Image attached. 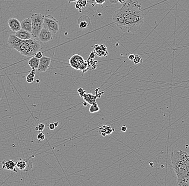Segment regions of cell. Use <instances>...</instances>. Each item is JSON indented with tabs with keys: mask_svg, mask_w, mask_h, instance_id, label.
<instances>
[{
	"mask_svg": "<svg viewBox=\"0 0 189 186\" xmlns=\"http://www.w3.org/2000/svg\"><path fill=\"white\" fill-rule=\"evenodd\" d=\"M105 1L106 0H95L96 4L100 5H103L105 2Z\"/></svg>",
	"mask_w": 189,
	"mask_h": 186,
	"instance_id": "28",
	"label": "cell"
},
{
	"mask_svg": "<svg viewBox=\"0 0 189 186\" xmlns=\"http://www.w3.org/2000/svg\"><path fill=\"white\" fill-rule=\"evenodd\" d=\"M88 104V103H87V102H85V101H84V102H83V105L84 107H87Z\"/></svg>",
	"mask_w": 189,
	"mask_h": 186,
	"instance_id": "36",
	"label": "cell"
},
{
	"mask_svg": "<svg viewBox=\"0 0 189 186\" xmlns=\"http://www.w3.org/2000/svg\"><path fill=\"white\" fill-rule=\"evenodd\" d=\"M184 161L187 170L189 174V153L186 152H185L184 153Z\"/></svg>",
	"mask_w": 189,
	"mask_h": 186,
	"instance_id": "20",
	"label": "cell"
},
{
	"mask_svg": "<svg viewBox=\"0 0 189 186\" xmlns=\"http://www.w3.org/2000/svg\"><path fill=\"white\" fill-rule=\"evenodd\" d=\"M135 56H134V54H129V59L130 60H133L135 58Z\"/></svg>",
	"mask_w": 189,
	"mask_h": 186,
	"instance_id": "31",
	"label": "cell"
},
{
	"mask_svg": "<svg viewBox=\"0 0 189 186\" xmlns=\"http://www.w3.org/2000/svg\"><path fill=\"white\" fill-rule=\"evenodd\" d=\"M109 1L112 4H116L117 3H118V1H119V0H109Z\"/></svg>",
	"mask_w": 189,
	"mask_h": 186,
	"instance_id": "34",
	"label": "cell"
},
{
	"mask_svg": "<svg viewBox=\"0 0 189 186\" xmlns=\"http://www.w3.org/2000/svg\"><path fill=\"white\" fill-rule=\"evenodd\" d=\"M45 128V125L44 124L40 123L36 126L35 128V130L36 131H39V132H42V131L44 130Z\"/></svg>",
	"mask_w": 189,
	"mask_h": 186,
	"instance_id": "22",
	"label": "cell"
},
{
	"mask_svg": "<svg viewBox=\"0 0 189 186\" xmlns=\"http://www.w3.org/2000/svg\"><path fill=\"white\" fill-rule=\"evenodd\" d=\"M69 65L71 67L76 70H80L81 66L85 63L82 57L79 54H74L69 59Z\"/></svg>",
	"mask_w": 189,
	"mask_h": 186,
	"instance_id": "6",
	"label": "cell"
},
{
	"mask_svg": "<svg viewBox=\"0 0 189 186\" xmlns=\"http://www.w3.org/2000/svg\"><path fill=\"white\" fill-rule=\"evenodd\" d=\"M144 16L141 5L136 1L130 0L114 11L112 20L122 32L131 33L142 27Z\"/></svg>",
	"mask_w": 189,
	"mask_h": 186,
	"instance_id": "1",
	"label": "cell"
},
{
	"mask_svg": "<svg viewBox=\"0 0 189 186\" xmlns=\"http://www.w3.org/2000/svg\"><path fill=\"white\" fill-rule=\"evenodd\" d=\"M97 98V95H93L91 93H85L83 97L84 101L87 102V103L90 105L97 103H96Z\"/></svg>",
	"mask_w": 189,
	"mask_h": 186,
	"instance_id": "15",
	"label": "cell"
},
{
	"mask_svg": "<svg viewBox=\"0 0 189 186\" xmlns=\"http://www.w3.org/2000/svg\"><path fill=\"white\" fill-rule=\"evenodd\" d=\"M36 75V70H32L27 76V82L32 83L35 80V78Z\"/></svg>",
	"mask_w": 189,
	"mask_h": 186,
	"instance_id": "18",
	"label": "cell"
},
{
	"mask_svg": "<svg viewBox=\"0 0 189 186\" xmlns=\"http://www.w3.org/2000/svg\"><path fill=\"white\" fill-rule=\"evenodd\" d=\"M89 24V23L86 20H82L79 23V27H80L81 29H85L88 27Z\"/></svg>",
	"mask_w": 189,
	"mask_h": 186,
	"instance_id": "23",
	"label": "cell"
},
{
	"mask_svg": "<svg viewBox=\"0 0 189 186\" xmlns=\"http://www.w3.org/2000/svg\"><path fill=\"white\" fill-rule=\"evenodd\" d=\"M39 40L42 43H46L51 41L53 34L46 27H43L38 37Z\"/></svg>",
	"mask_w": 189,
	"mask_h": 186,
	"instance_id": "9",
	"label": "cell"
},
{
	"mask_svg": "<svg viewBox=\"0 0 189 186\" xmlns=\"http://www.w3.org/2000/svg\"><path fill=\"white\" fill-rule=\"evenodd\" d=\"M184 153L183 151L176 150L170 155L171 164L179 186H189V174L185 163Z\"/></svg>",
	"mask_w": 189,
	"mask_h": 186,
	"instance_id": "3",
	"label": "cell"
},
{
	"mask_svg": "<svg viewBox=\"0 0 189 186\" xmlns=\"http://www.w3.org/2000/svg\"><path fill=\"white\" fill-rule=\"evenodd\" d=\"M87 0H78L76 2L75 8L76 9L79 10L80 12H82V9H84L85 7L87 6Z\"/></svg>",
	"mask_w": 189,
	"mask_h": 186,
	"instance_id": "17",
	"label": "cell"
},
{
	"mask_svg": "<svg viewBox=\"0 0 189 186\" xmlns=\"http://www.w3.org/2000/svg\"><path fill=\"white\" fill-rule=\"evenodd\" d=\"M7 44L9 47L16 49L20 54L29 57L35 56L41 49L40 42L36 38L22 40L15 35L9 36Z\"/></svg>",
	"mask_w": 189,
	"mask_h": 186,
	"instance_id": "2",
	"label": "cell"
},
{
	"mask_svg": "<svg viewBox=\"0 0 189 186\" xmlns=\"http://www.w3.org/2000/svg\"><path fill=\"white\" fill-rule=\"evenodd\" d=\"M100 110V108H99L98 104L97 103H95V104H93L90 105L89 109V112L91 113V114L98 112Z\"/></svg>",
	"mask_w": 189,
	"mask_h": 186,
	"instance_id": "19",
	"label": "cell"
},
{
	"mask_svg": "<svg viewBox=\"0 0 189 186\" xmlns=\"http://www.w3.org/2000/svg\"><path fill=\"white\" fill-rule=\"evenodd\" d=\"M120 130H121V131H122V132H126V131H127V127H126V126H122L121 127V129H120Z\"/></svg>",
	"mask_w": 189,
	"mask_h": 186,
	"instance_id": "30",
	"label": "cell"
},
{
	"mask_svg": "<svg viewBox=\"0 0 189 186\" xmlns=\"http://www.w3.org/2000/svg\"><path fill=\"white\" fill-rule=\"evenodd\" d=\"M87 2L90 4L91 7H94L96 5V2L95 0H87Z\"/></svg>",
	"mask_w": 189,
	"mask_h": 186,
	"instance_id": "27",
	"label": "cell"
},
{
	"mask_svg": "<svg viewBox=\"0 0 189 186\" xmlns=\"http://www.w3.org/2000/svg\"><path fill=\"white\" fill-rule=\"evenodd\" d=\"M51 62V59L47 57L43 56L42 58L39 59V65L37 70L38 72H45L49 67Z\"/></svg>",
	"mask_w": 189,
	"mask_h": 186,
	"instance_id": "8",
	"label": "cell"
},
{
	"mask_svg": "<svg viewBox=\"0 0 189 186\" xmlns=\"http://www.w3.org/2000/svg\"><path fill=\"white\" fill-rule=\"evenodd\" d=\"M8 24L10 29L13 32H16L22 29L20 22L17 18H10L8 21Z\"/></svg>",
	"mask_w": 189,
	"mask_h": 186,
	"instance_id": "10",
	"label": "cell"
},
{
	"mask_svg": "<svg viewBox=\"0 0 189 186\" xmlns=\"http://www.w3.org/2000/svg\"><path fill=\"white\" fill-rule=\"evenodd\" d=\"M78 94H79L80 97L83 98V95L85 94V91L82 88H79L78 89Z\"/></svg>",
	"mask_w": 189,
	"mask_h": 186,
	"instance_id": "25",
	"label": "cell"
},
{
	"mask_svg": "<svg viewBox=\"0 0 189 186\" xmlns=\"http://www.w3.org/2000/svg\"><path fill=\"white\" fill-rule=\"evenodd\" d=\"M15 35L22 40H28L32 38V35L31 32H29L23 29L16 32Z\"/></svg>",
	"mask_w": 189,
	"mask_h": 186,
	"instance_id": "13",
	"label": "cell"
},
{
	"mask_svg": "<svg viewBox=\"0 0 189 186\" xmlns=\"http://www.w3.org/2000/svg\"><path fill=\"white\" fill-rule=\"evenodd\" d=\"M2 166L3 168L17 172V170L15 169V167H16V162L12 160H3L2 162Z\"/></svg>",
	"mask_w": 189,
	"mask_h": 186,
	"instance_id": "12",
	"label": "cell"
},
{
	"mask_svg": "<svg viewBox=\"0 0 189 186\" xmlns=\"http://www.w3.org/2000/svg\"><path fill=\"white\" fill-rule=\"evenodd\" d=\"M133 63L134 64H138L139 63H143V59L140 56H136L135 58L134 59Z\"/></svg>",
	"mask_w": 189,
	"mask_h": 186,
	"instance_id": "21",
	"label": "cell"
},
{
	"mask_svg": "<svg viewBox=\"0 0 189 186\" xmlns=\"http://www.w3.org/2000/svg\"><path fill=\"white\" fill-rule=\"evenodd\" d=\"M22 29L31 32H32V20L31 18H27L20 22Z\"/></svg>",
	"mask_w": 189,
	"mask_h": 186,
	"instance_id": "14",
	"label": "cell"
},
{
	"mask_svg": "<svg viewBox=\"0 0 189 186\" xmlns=\"http://www.w3.org/2000/svg\"><path fill=\"white\" fill-rule=\"evenodd\" d=\"M44 27L49 30L53 35H56L59 30V25L58 20L50 15L45 16Z\"/></svg>",
	"mask_w": 189,
	"mask_h": 186,
	"instance_id": "5",
	"label": "cell"
},
{
	"mask_svg": "<svg viewBox=\"0 0 189 186\" xmlns=\"http://www.w3.org/2000/svg\"><path fill=\"white\" fill-rule=\"evenodd\" d=\"M45 16L39 13L32 14L31 15L32 32L31 34L34 38L38 37L41 30L44 27Z\"/></svg>",
	"mask_w": 189,
	"mask_h": 186,
	"instance_id": "4",
	"label": "cell"
},
{
	"mask_svg": "<svg viewBox=\"0 0 189 186\" xmlns=\"http://www.w3.org/2000/svg\"><path fill=\"white\" fill-rule=\"evenodd\" d=\"M56 128V126H55L54 124V123H51L49 124V130H54Z\"/></svg>",
	"mask_w": 189,
	"mask_h": 186,
	"instance_id": "29",
	"label": "cell"
},
{
	"mask_svg": "<svg viewBox=\"0 0 189 186\" xmlns=\"http://www.w3.org/2000/svg\"><path fill=\"white\" fill-rule=\"evenodd\" d=\"M130 0H119V1H118V2L120 3V4H122V5H124L125 4V3L127 2L128 1H129Z\"/></svg>",
	"mask_w": 189,
	"mask_h": 186,
	"instance_id": "32",
	"label": "cell"
},
{
	"mask_svg": "<svg viewBox=\"0 0 189 186\" xmlns=\"http://www.w3.org/2000/svg\"><path fill=\"white\" fill-rule=\"evenodd\" d=\"M95 52L99 57H106L108 54L107 47L104 45L96 44L94 47Z\"/></svg>",
	"mask_w": 189,
	"mask_h": 186,
	"instance_id": "11",
	"label": "cell"
},
{
	"mask_svg": "<svg viewBox=\"0 0 189 186\" xmlns=\"http://www.w3.org/2000/svg\"><path fill=\"white\" fill-rule=\"evenodd\" d=\"M34 57H35L36 58L38 59H40L41 58H42L43 55H42V52L39 51L36 53L35 55L34 56Z\"/></svg>",
	"mask_w": 189,
	"mask_h": 186,
	"instance_id": "26",
	"label": "cell"
},
{
	"mask_svg": "<svg viewBox=\"0 0 189 186\" xmlns=\"http://www.w3.org/2000/svg\"><path fill=\"white\" fill-rule=\"evenodd\" d=\"M37 139H38L39 140L42 141V140H44L45 138V136L44 134L42 132H40L38 133V135H37Z\"/></svg>",
	"mask_w": 189,
	"mask_h": 186,
	"instance_id": "24",
	"label": "cell"
},
{
	"mask_svg": "<svg viewBox=\"0 0 189 186\" xmlns=\"http://www.w3.org/2000/svg\"><path fill=\"white\" fill-rule=\"evenodd\" d=\"M95 52H91V53L90 54V56H89V58L91 59H93L95 58Z\"/></svg>",
	"mask_w": 189,
	"mask_h": 186,
	"instance_id": "33",
	"label": "cell"
},
{
	"mask_svg": "<svg viewBox=\"0 0 189 186\" xmlns=\"http://www.w3.org/2000/svg\"><path fill=\"white\" fill-rule=\"evenodd\" d=\"M68 3L76 2V1H78V0H67Z\"/></svg>",
	"mask_w": 189,
	"mask_h": 186,
	"instance_id": "35",
	"label": "cell"
},
{
	"mask_svg": "<svg viewBox=\"0 0 189 186\" xmlns=\"http://www.w3.org/2000/svg\"><path fill=\"white\" fill-rule=\"evenodd\" d=\"M59 122H56L54 123V126H55L56 127H57L59 126Z\"/></svg>",
	"mask_w": 189,
	"mask_h": 186,
	"instance_id": "37",
	"label": "cell"
},
{
	"mask_svg": "<svg viewBox=\"0 0 189 186\" xmlns=\"http://www.w3.org/2000/svg\"><path fill=\"white\" fill-rule=\"evenodd\" d=\"M32 167V163L29 159H20L16 162V167L19 170L28 171Z\"/></svg>",
	"mask_w": 189,
	"mask_h": 186,
	"instance_id": "7",
	"label": "cell"
},
{
	"mask_svg": "<svg viewBox=\"0 0 189 186\" xmlns=\"http://www.w3.org/2000/svg\"><path fill=\"white\" fill-rule=\"evenodd\" d=\"M28 65L32 70H37L39 65V59L36 58L35 57H32L28 61Z\"/></svg>",
	"mask_w": 189,
	"mask_h": 186,
	"instance_id": "16",
	"label": "cell"
}]
</instances>
